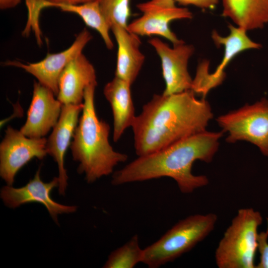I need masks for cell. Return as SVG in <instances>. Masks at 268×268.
Segmentation results:
<instances>
[{
  "mask_svg": "<svg viewBox=\"0 0 268 268\" xmlns=\"http://www.w3.org/2000/svg\"><path fill=\"white\" fill-rule=\"evenodd\" d=\"M213 113L208 102L189 90L154 94L132 125L138 156L146 155L206 131Z\"/></svg>",
  "mask_w": 268,
  "mask_h": 268,
  "instance_id": "1",
  "label": "cell"
},
{
  "mask_svg": "<svg viewBox=\"0 0 268 268\" xmlns=\"http://www.w3.org/2000/svg\"><path fill=\"white\" fill-rule=\"evenodd\" d=\"M223 132L204 131L152 153L138 157L113 175L112 183L121 185L163 177L174 179L180 191L190 194L206 186L204 175H195L192 167L197 160L210 162L219 146Z\"/></svg>",
  "mask_w": 268,
  "mask_h": 268,
  "instance_id": "2",
  "label": "cell"
},
{
  "mask_svg": "<svg viewBox=\"0 0 268 268\" xmlns=\"http://www.w3.org/2000/svg\"><path fill=\"white\" fill-rule=\"evenodd\" d=\"M97 85L90 84L85 89L81 116L70 145L73 159L79 163L77 171L85 174L88 183L111 174L117 165L128 159L127 154L113 149L109 141L110 126L97 115Z\"/></svg>",
  "mask_w": 268,
  "mask_h": 268,
  "instance_id": "3",
  "label": "cell"
},
{
  "mask_svg": "<svg viewBox=\"0 0 268 268\" xmlns=\"http://www.w3.org/2000/svg\"><path fill=\"white\" fill-rule=\"evenodd\" d=\"M217 216L213 213L191 215L182 219L160 239L143 249L142 263L157 268L192 250L214 229Z\"/></svg>",
  "mask_w": 268,
  "mask_h": 268,
  "instance_id": "4",
  "label": "cell"
},
{
  "mask_svg": "<svg viewBox=\"0 0 268 268\" xmlns=\"http://www.w3.org/2000/svg\"><path fill=\"white\" fill-rule=\"evenodd\" d=\"M261 214L252 208L239 209L215 252L219 268H255L258 229Z\"/></svg>",
  "mask_w": 268,
  "mask_h": 268,
  "instance_id": "5",
  "label": "cell"
},
{
  "mask_svg": "<svg viewBox=\"0 0 268 268\" xmlns=\"http://www.w3.org/2000/svg\"><path fill=\"white\" fill-rule=\"evenodd\" d=\"M216 121L222 132L229 134L227 142L247 141L268 156V99L266 98L221 115Z\"/></svg>",
  "mask_w": 268,
  "mask_h": 268,
  "instance_id": "6",
  "label": "cell"
},
{
  "mask_svg": "<svg viewBox=\"0 0 268 268\" xmlns=\"http://www.w3.org/2000/svg\"><path fill=\"white\" fill-rule=\"evenodd\" d=\"M230 32L226 37L221 36L216 30L212 32L211 38L214 44L224 49L223 58L220 64L213 73H209V62L203 61L197 69L195 77L193 79L191 90L196 94L202 95L205 98L208 91L220 84L224 80V69L231 61L239 53L250 49H259L262 46L252 41L243 29L231 24L228 26Z\"/></svg>",
  "mask_w": 268,
  "mask_h": 268,
  "instance_id": "7",
  "label": "cell"
},
{
  "mask_svg": "<svg viewBox=\"0 0 268 268\" xmlns=\"http://www.w3.org/2000/svg\"><path fill=\"white\" fill-rule=\"evenodd\" d=\"M142 12L139 17L128 25V29L139 36L157 35L176 45L184 42L171 30L173 20L190 19L193 13L185 7H179L174 0H149L137 4Z\"/></svg>",
  "mask_w": 268,
  "mask_h": 268,
  "instance_id": "8",
  "label": "cell"
},
{
  "mask_svg": "<svg viewBox=\"0 0 268 268\" xmlns=\"http://www.w3.org/2000/svg\"><path fill=\"white\" fill-rule=\"evenodd\" d=\"M46 143L45 137H28L20 131L7 128L0 144V176L7 185H12L17 173L32 159L45 157Z\"/></svg>",
  "mask_w": 268,
  "mask_h": 268,
  "instance_id": "9",
  "label": "cell"
},
{
  "mask_svg": "<svg viewBox=\"0 0 268 268\" xmlns=\"http://www.w3.org/2000/svg\"><path fill=\"white\" fill-rule=\"evenodd\" d=\"M159 56L165 88L163 94L170 95L191 90L193 79L188 71V64L194 54V46L185 42L170 47L158 38L148 40Z\"/></svg>",
  "mask_w": 268,
  "mask_h": 268,
  "instance_id": "10",
  "label": "cell"
},
{
  "mask_svg": "<svg viewBox=\"0 0 268 268\" xmlns=\"http://www.w3.org/2000/svg\"><path fill=\"white\" fill-rule=\"evenodd\" d=\"M92 38L90 33L84 29L76 36L70 47L61 52L48 53L44 59L36 63L24 64L13 61L6 62L5 65L23 69L36 77L40 83L52 90L57 96L61 73L72 60L82 53Z\"/></svg>",
  "mask_w": 268,
  "mask_h": 268,
  "instance_id": "11",
  "label": "cell"
},
{
  "mask_svg": "<svg viewBox=\"0 0 268 268\" xmlns=\"http://www.w3.org/2000/svg\"><path fill=\"white\" fill-rule=\"evenodd\" d=\"M40 172V168L33 178L22 187L16 188L8 185L3 187L0 191V198L5 205L12 208L27 203L43 204L55 222L57 223L59 214L73 213L76 210L77 207L64 205L54 201L51 193L54 188L59 187L58 177L45 183L41 179Z\"/></svg>",
  "mask_w": 268,
  "mask_h": 268,
  "instance_id": "12",
  "label": "cell"
},
{
  "mask_svg": "<svg viewBox=\"0 0 268 268\" xmlns=\"http://www.w3.org/2000/svg\"><path fill=\"white\" fill-rule=\"evenodd\" d=\"M54 92L38 81H34L32 100L27 119L20 131L30 138L44 137L57 125L63 104Z\"/></svg>",
  "mask_w": 268,
  "mask_h": 268,
  "instance_id": "13",
  "label": "cell"
},
{
  "mask_svg": "<svg viewBox=\"0 0 268 268\" xmlns=\"http://www.w3.org/2000/svg\"><path fill=\"white\" fill-rule=\"evenodd\" d=\"M83 103L63 105L59 120L47 139L46 150L57 163L59 170L60 195H64L67 186L68 176L64 165V157L70 146L79 121Z\"/></svg>",
  "mask_w": 268,
  "mask_h": 268,
  "instance_id": "14",
  "label": "cell"
},
{
  "mask_svg": "<svg viewBox=\"0 0 268 268\" xmlns=\"http://www.w3.org/2000/svg\"><path fill=\"white\" fill-rule=\"evenodd\" d=\"M97 83L95 68L82 53L72 60L60 74L57 99L63 105L83 103L85 89Z\"/></svg>",
  "mask_w": 268,
  "mask_h": 268,
  "instance_id": "15",
  "label": "cell"
},
{
  "mask_svg": "<svg viewBox=\"0 0 268 268\" xmlns=\"http://www.w3.org/2000/svg\"><path fill=\"white\" fill-rule=\"evenodd\" d=\"M111 30L118 45L115 76L132 84L145 60L140 50L139 35L131 32L128 27L114 25Z\"/></svg>",
  "mask_w": 268,
  "mask_h": 268,
  "instance_id": "16",
  "label": "cell"
},
{
  "mask_svg": "<svg viewBox=\"0 0 268 268\" xmlns=\"http://www.w3.org/2000/svg\"><path fill=\"white\" fill-rule=\"evenodd\" d=\"M128 82L115 76L104 88V95L110 104L113 117V139L118 141L125 131L132 127L136 116Z\"/></svg>",
  "mask_w": 268,
  "mask_h": 268,
  "instance_id": "17",
  "label": "cell"
},
{
  "mask_svg": "<svg viewBox=\"0 0 268 268\" xmlns=\"http://www.w3.org/2000/svg\"><path fill=\"white\" fill-rule=\"evenodd\" d=\"M222 15L246 31L268 23V0H221Z\"/></svg>",
  "mask_w": 268,
  "mask_h": 268,
  "instance_id": "18",
  "label": "cell"
},
{
  "mask_svg": "<svg viewBox=\"0 0 268 268\" xmlns=\"http://www.w3.org/2000/svg\"><path fill=\"white\" fill-rule=\"evenodd\" d=\"M54 7L78 15L86 25L99 33L109 50L113 49L114 44L109 34L111 28L102 13L98 0L77 5L57 4Z\"/></svg>",
  "mask_w": 268,
  "mask_h": 268,
  "instance_id": "19",
  "label": "cell"
},
{
  "mask_svg": "<svg viewBox=\"0 0 268 268\" xmlns=\"http://www.w3.org/2000/svg\"><path fill=\"white\" fill-rule=\"evenodd\" d=\"M143 249L139 246L137 234L121 247L113 251L104 265L105 268H133L142 263Z\"/></svg>",
  "mask_w": 268,
  "mask_h": 268,
  "instance_id": "20",
  "label": "cell"
},
{
  "mask_svg": "<svg viewBox=\"0 0 268 268\" xmlns=\"http://www.w3.org/2000/svg\"><path fill=\"white\" fill-rule=\"evenodd\" d=\"M102 14L111 28L118 25L128 27L131 14L130 0H98Z\"/></svg>",
  "mask_w": 268,
  "mask_h": 268,
  "instance_id": "21",
  "label": "cell"
},
{
  "mask_svg": "<svg viewBox=\"0 0 268 268\" xmlns=\"http://www.w3.org/2000/svg\"><path fill=\"white\" fill-rule=\"evenodd\" d=\"M28 9V22L24 30L26 35L32 28L35 32L38 43H41V31L39 28V16L41 10L47 7L46 2L44 0H25Z\"/></svg>",
  "mask_w": 268,
  "mask_h": 268,
  "instance_id": "22",
  "label": "cell"
},
{
  "mask_svg": "<svg viewBox=\"0 0 268 268\" xmlns=\"http://www.w3.org/2000/svg\"><path fill=\"white\" fill-rule=\"evenodd\" d=\"M267 230L258 234L257 250L260 254V261L257 268H268V217Z\"/></svg>",
  "mask_w": 268,
  "mask_h": 268,
  "instance_id": "23",
  "label": "cell"
},
{
  "mask_svg": "<svg viewBox=\"0 0 268 268\" xmlns=\"http://www.w3.org/2000/svg\"><path fill=\"white\" fill-rule=\"evenodd\" d=\"M179 4L186 6L191 5L202 9H214L219 0H174Z\"/></svg>",
  "mask_w": 268,
  "mask_h": 268,
  "instance_id": "24",
  "label": "cell"
},
{
  "mask_svg": "<svg viewBox=\"0 0 268 268\" xmlns=\"http://www.w3.org/2000/svg\"><path fill=\"white\" fill-rule=\"evenodd\" d=\"M48 2V7H54L57 4L77 5L96 0H44Z\"/></svg>",
  "mask_w": 268,
  "mask_h": 268,
  "instance_id": "25",
  "label": "cell"
},
{
  "mask_svg": "<svg viewBox=\"0 0 268 268\" xmlns=\"http://www.w3.org/2000/svg\"><path fill=\"white\" fill-rule=\"evenodd\" d=\"M21 0H0V8L1 10L8 9L17 6Z\"/></svg>",
  "mask_w": 268,
  "mask_h": 268,
  "instance_id": "26",
  "label": "cell"
}]
</instances>
